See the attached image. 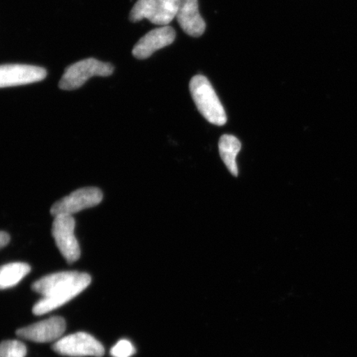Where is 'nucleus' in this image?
<instances>
[{
    "instance_id": "nucleus-1",
    "label": "nucleus",
    "mask_w": 357,
    "mask_h": 357,
    "mask_svg": "<svg viewBox=\"0 0 357 357\" xmlns=\"http://www.w3.org/2000/svg\"><path fill=\"white\" fill-rule=\"evenodd\" d=\"M91 283V275L78 271H62L48 275L32 285L43 298L36 303L33 312L43 315L58 309L84 291Z\"/></svg>"
},
{
    "instance_id": "nucleus-2",
    "label": "nucleus",
    "mask_w": 357,
    "mask_h": 357,
    "mask_svg": "<svg viewBox=\"0 0 357 357\" xmlns=\"http://www.w3.org/2000/svg\"><path fill=\"white\" fill-rule=\"evenodd\" d=\"M190 89L196 107L207 121L217 126L227 123L225 110L206 77L195 75L190 80Z\"/></svg>"
},
{
    "instance_id": "nucleus-3",
    "label": "nucleus",
    "mask_w": 357,
    "mask_h": 357,
    "mask_svg": "<svg viewBox=\"0 0 357 357\" xmlns=\"http://www.w3.org/2000/svg\"><path fill=\"white\" fill-rule=\"evenodd\" d=\"M114 70L113 65L110 63L89 58L66 68L62 75L59 87L64 91H74L82 87L93 77H109L113 74Z\"/></svg>"
},
{
    "instance_id": "nucleus-4",
    "label": "nucleus",
    "mask_w": 357,
    "mask_h": 357,
    "mask_svg": "<svg viewBox=\"0 0 357 357\" xmlns=\"http://www.w3.org/2000/svg\"><path fill=\"white\" fill-rule=\"evenodd\" d=\"M181 0H138L130 13L132 22L149 20L167 26L176 17Z\"/></svg>"
},
{
    "instance_id": "nucleus-5",
    "label": "nucleus",
    "mask_w": 357,
    "mask_h": 357,
    "mask_svg": "<svg viewBox=\"0 0 357 357\" xmlns=\"http://www.w3.org/2000/svg\"><path fill=\"white\" fill-rule=\"evenodd\" d=\"M52 349L61 356L101 357L105 347L95 337L86 333H77L61 337L52 346Z\"/></svg>"
},
{
    "instance_id": "nucleus-6",
    "label": "nucleus",
    "mask_w": 357,
    "mask_h": 357,
    "mask_svg": "<svg viewBox=\"0 0 357 357\" xmlns=\"http://www.w3.org/2000/svg\"><path fill=\"white\" fill-rule=\"evenodd\" d=\"M75 220L73 216L57 215L52 222V236L61 255L70 264L79 260L80 248L75 236Z\"/></svg>"
},
{
    "instance_id": "nucleus-7",
    "label": "nucleus",
    "mask_w": 357,
    "mask_h": 357,
    "mask_svg": "<svg viewBox=\"0 0 357 357\" xmlns=\"http://www.w3.org/2000/svg\"><path fill=\"white\" fill-rule=\"evenodd\" d=\"M102 200V193L96 187H84L58 200L51 208L52 216L70 215L89 208L96 207Z\"/></svg>"
},
{
    "instance_id": "nucleus-8",
    "label": "nucleus",
    "mask_w": 357,
    "mask_h": 357,
    "mask_svg": "<svg viewBox=\"0 0 357 357\" xmlns=\"http://www.w3.org/2000/svg\"><path fill=\"white\" fill-rule=\"evenodd\" d=\"M46 77L47 70L39 66L20 64L0 66V88L39 82Z\"/></svg>"
},
{
    "instance_id": "nucleus-9",
    "label": "nucleus",
    "mask_w": 357,
    "mask_h": 357,
    "mask_svg": "<svg viewBox=\"0 0 357 357\" xmlns=\"http://www.w3.org/2000/svg\"><path fill=\"white\" fill-rule=\"evenodd\" d=\"M66 321L61 317H52L17 331L21 338L38 343L52 342L59 340L66 331Z\"/></svg>"
},
{
    "instance_id": "nucleus-10",
    "label": "nucleus",
    "mask_w": 357,
    "mask_h": 357,
    "mask_svg": "<svg viewBox=\"0 0 357 357\" xmlns=\"http://www.w3.org/2000/svg\"><path fill=\"white\" fill-rule=\"evenodd\" d=\"M176 39V32L172 26H163L146 34L135 45L132 54L137 59L150 57L155 51L171 45Z\"/></svg>"
},
{
    "instance_id": "nucleus-11",
    "label": "nucleus",
    "mask_w": 357,
    "mask_h": 357,
    "mask_svg": "<svg viewBox=\"0 0 357 357\" xmlns=\"http://www.w3.org/2000/svg\"><path fill=\"white\" fill-rule=\"evenodd\" d=\"M176 17L181 29L191 37L198 38L204 33L206 25L199 11L198 0H181Z\"/></svg>"
},
{
    "instance_id": "nucleus-12",
    "label": "nucleus",
    "mask_w": 357,
    "mask_h": 357,
    "mask_svg": "<svg viewBox=\"0 0 357 357\" xmlns=\"http://www.w3.org/2000/svg\"><path fill=\"white\" fill-rule=\"evenodd\" d=\"M218 147H220V153L223 163L225 164L231 175L238 176V169L236 166V158L242 149L241 142L236 137L225 134L221 137Z\"/></svg>"
},
{
    "instance_id": "nucleus-13",
    "label": "nucleus",
    "mask_w": 357,
    "mask_h": 357,
    "mask_svg": "<svg viewBox=\"0 0 357 357\" xmlns=\"http://www.w3.org/2000/svg\"><path fill=\"white\" fill-rule=\"evenodd\" d=\"M30 271V266L24 262H13L0 266V289L15 287Z\"/></svg>"
},
{
    "instance_id": "nucleus-14",
    "label": "nucleus",
    "mask_w": 357,
    "mask_h": 357,
    "mask_svg": "<svg viewBox=\"0 0 357 357\" xmlns=\"http://www.w3.org/2000/svg\"><path fill=\"white\" fill-rule=\"evenodd\" d=\"M26 347L24 343L10 340L0 343V357H25Z\"/></svg>"
},
{
    "instance_id": "nucleus-15",
    "label": "nucleus",
    "mask_w": 357,
    "mask_h": 357,
    "mask_svg": "<svg viewBox=\"0 0 357 357\" xmlns=\"http://www.w3.org/2000/svg\"><path fill=\"white\" fill-rule=\"evenodd\" d=\"M114 357H130L135 354V348L128 340H121L117 342L110 351Z\"/></svg>"
},
{
    "instance_id": "nucleus-16",
    "label": "nucleus",
    "mask_w": 357,
    "mask_h": 357,
    "mask_svg": "<svg viewBox=\"0 0 357 357\" xmlns=\"http://www.w3.org/2000/svg\"><path fill=\"white\" fill-rule=\"evenodd\" d=\"M10 242V236L6 231H0V249L6 248Z\"/></svg>"
}]
</instances>
